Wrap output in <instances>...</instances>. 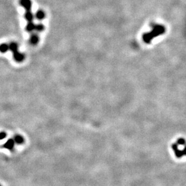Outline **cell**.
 Instances as JSON below:
<instances>
[{
	"label": "cell",
	"instance_id": "obj_1",
	"mask_svg": "<svg viewBox=\"0 0 186 186\" xmlns=\"http://www.w3.org/2000/svg\"><path fill=\"white\" fill-rule=\"evenodd\" d=\"M152 31L145 33L143 36V39L145 42L149 44L154 37L163 34L165 32V27L161 24H153L152 25Z\"/></svg>",
	"mask_w": 186,
	"mask_h": 186
},
{
	"label": "cell",
	"instance_id": "obj_2",
	"mask_svg": "<svg viewBox=\"0 0 186 186\" xmlns=\"http://www.w3.org/2000/svg\"><path fill=\"white\" fill-rule=\"evenodd\" d=\"M15 143L13 139H9L2 145V148L12 151L15 148Z\"/></svg>",
	"mask_w": 186,
	"mask_h": 186
},
{
	"label": "cell",
	"instance_id": "obj_3",
	"mask_svg": "<svg viewBox=\"0 0 186 186\" xmlns=\"http://www.w3.org/2000/svg\"><path fill=\"white\" fill-rule=\"evenodd\" d=\"M172 148L173 151H174V153H175V156H176L177 158H182V157L184 156V154H183V153L182 150L179 149V146H178V145L176 143L172 144Z\"/></svg>",
	"mask_w": 186,
	"mask_h": 186
},
{
	"label": "cell",
	"instance_id": "obj_4",
	"mask_svg": "<svg viewBox=\"0 0 186 186\" xmlns=\"http://www.w3.org/2000/svg\"><path fill=\"white\" fill-rule=\"evenodd\" d=\"M20 4L26 10V11L31 10L32 5L31 0H20Z\"/></svg>",
	"mask_w": 186,
	"mask_h": 186
},
{
	"label": "cell",
	"instance_id": "obj_5",
	"mask_svg": "<svg viewBox=\"0 0 186 186\" xmlns=\"http://www.w3.org/2000/svg\"><path fill=\"white\" fill-rule=\"evenodd\" d=\"M14 59L17 62H22L24 59V55L18 51L13 53Z\"/></svg>",
	"mask_w": 186,
	"mask_h": 186
},
{
	"label": "cell",
	"instance_id": "obj_6",
	"mask_svg": "<svg viewBox=\"0 0 186 186\" xmlns=\"http://www.w3.org/2000/svg\"><path fill=\"white\" fill-rule=\"evenodd\" d=\"M13 139L15 141V144H16V145H22L25 142L24 138L22 135H19V134L15 135Z\"/></svg>",
	"mask_w": 186,
	"mask_h": 186
},
{
	"label": "cell",
	"instance_id": "obj_7",
	"mask_svg": "<svg viewBox=\"0 0 186 186\" xmlns=\"http://www.w3.org/2000/svg\"><path fill=\"white\" fill-rule=\"evenodd\" d=\"M25 18L29 22H32L33 21V14L32 13L31 10L26 11V12L25 13Z\"/></svg>",
	"mask_w": 186,
	"mask_h": 186
},
{
	"label": "cell",
	"instance_id": "obj_8",
	"mask_svg": "<svg viewBox=\"0 0 186 186\" xmlns=\"http://www.w3.org/2000/svg\"><path fill=\"white\" fill-rule=\"evenodd\" d=\"M35 26L36 25L32 21L29 22V23L26 26V30L29 32H32L35 30Z\"/></svg>",
	"mask_w": 186,
	"mask_h": 186
},
{
	"label": "cell",
	"instance_id": "obj_9",
	"mask_svg": "<svg viewBox=\"0 0 186 186\" xmlns=\"http://www.w3.org/2000/svg\"><path fill=\"white\" fill-rule=\"evenodd\" d=\"M9 50H11L13 53H15L18 51V45L15 42H11L10 45H9Z\"/></svg>",
	"mask_w": 186,
	"mask_h": 186
},
{
	"label": "cell",
	"instance_id": "obj_10",
	"mask_svg": "<svg viewBox=\"0 0 186 186\" xmlns=\"http://www.w3.org/2000/svg\"><path fill=\"white\" fill-rule=\"evenodd\" d=\"M35 16H36V18L37 19H39V20H41V19H43L45 18V14L44 12L42 11V10H39L37 12Z\"/></svg>",
	"mask_w": 186,
	"mask_h": 186
},
{
	"label": "cell",
	"instance_id": "obj_11",
	"mask_svg": "<svg viewBox=\"0 0 186 186\" xmlns=\"http://www.w3.org/2000/svg\"><path fill=\"white\" fill-rule=\"evenodd\" d=\"M39 41V37L37 34H33L30 39V42L32 45H36Z\"/></svg>",
	"mask_w": 186,
	"mask_h": 186
},
{
	"label": "cell",
	"instance_id": "obj_12",
	"mask_svg": "<svg viewBox=\"0 0 186 186\" xmlns=\"http://www.w3.org/2000/svg\"><path fill=\"white\" fill-rule=\"evenodd\" d=\"M9 50V47L7 44H2L0 45V51L1 53H5Z\"/></svg>",
	"mask_w": 186,
	"mask_h": 186
},
{
	"label": "cell",
	"instance_id": "obj_13",
	"mask_svg": "<svg viewBox=\"0 0 186 186\" xmlns=\"http://www.w3.org/2000/svg\"><path fill=\"white\" fill-rule=\"evenodd\" d=\"M176 143L178 146H184L185 145H186V139H184L183 138H180L177 140Z\"/></svg>",
	"mask_w": 186,
	"mask_h": 186
},
{
	"label": "cell",
	"instance_id": "obj_14",
	"mask_svg": "<svg viewBox=\"0 0 186 186\" xmlns=\"http://www.w3.org/2000/svg\"><path fill=\"white\" fill-rule=\"evenodd\" d=\"M44 30V26L42 24H38L35 26V30L36 31H37L38 32H42Z\"/></svg>",
	"mask_w": 186,
	"mask_h": 186
},
{
	"label": "cell",
	"instance_id": "obj_15",
	"mask_svg": "<svg viewBox=\"0 0 186 186\" xmlns=\"http://www.w3.org/2000/svg\"><path fill=\"white\" fill-rule=\"evenodd\" d=\"M7 137V134L5 132H0V140H2Z\"/></svg>",
	"mask_w": 186,
	"mask_h": 186
},
{
	"label": "cell",
	"instance_id": "obj_16",
	"mask_svg": "<svg viewBox=\"0 0 186 186\" xmlns=\"http://www.w3.org/2000/svg\"><path fill=\"white\" fill-rule=\"evenodd\" d=\"M182 151L184 154V156H186V145H184V147L183 149H182Z\"/></svg>",
	"mask_w": 186,
	"mask_h": 186
},
{
	"label": "cell",
	"instance_id": "obj_17",
	"mask_svg": "<svg viewBox=\"0 0 186 186\" xmlns=\"http://www.w3.org/2000/svg\"><path fill=\"white\" fill-rule=\"evenodd\" d=\"M0 186H1V184H0Z\"/></svg>",
	"mask_w": 186,
	"mask_h": 186
}]
</instances>
